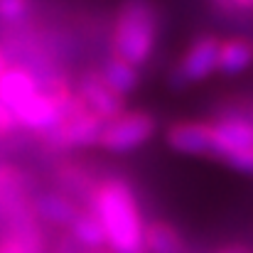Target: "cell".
Here are the masks:
<instances>
[{
	"instance_id": "21",
	"label": "cell",
	"mask_w": 253,
	"mask_h": 253,
	"mask_svg": "<svg viewBox=\"0 0 253 253\" xmlns=\"http://www.w3.org/2000/svg\"><path fill=\"white\" fill-rule=\"evenodd\" d=\"M219 253H249L246 249H239V246H234V249H226V251H219Z\"/></svg>"
},
{
	"instance_id": "15",
	"label": "cell",
	"mask_w": 253,
	"mask_h": 253,
	"mask_svg": "<svg viewBox=\"0 0 253 253\" xmlns=\"http://www.w3.org/2000/svg\"><path fill=\"white\" fill-rule=\"evenodd\" d=\"M37 211L42 219L52 221V224H72L77 219V211L72 207L69 199L59 197V194H44L37 202Z\"/></svg>"
},
{
	"instance_id": "10",
	"label": "cell",
	"mask_w": 253,
	"mask_h": 253,
	"mask_svg": "<svg viewBox=\"0 0 253 253\" xmlns=\"http://www.w3.org/2000/svg\"><path fill=\"white\" fill-rule=\"evenodd\" d=\"M165 140L182 155H211V126L207 123H174Z\"/></svg>"
},
{
	"instance_id": "9",
	"label": "cell",
	"mask_w": 253,
	"mask_h": 253,
	"mask_svg": "<svg viewBox=\"0 0 253 253\" xmlns=\"http://www.w3.org/2000/svg\"><path fill=\"white\" fill-rule=\"evenodd\" d=\"M40 91H42V88L37 84L35 74L27 72V69H22V67H7V69L0 74V103L12 113V118H15V113H17L20 108H25Z\"/></svg>"
},
{
	"instance_id": "19",
	"label": "cell",
	"mask_w": 253,
	"mask_h": 253,
	"mask_svg": "<svg viewBox=\"0 0 253 253\" xmlns=\"http://www.w3.org/2000/svg\"><path fill=\"white\" fill-rule=\"evenodd\" d=\"M221 10H253V0H231V2H219Z\"/></svg>"
},
{
	"instance_id": "20",
	"label": "cell",
	"mask_w": 253,
	"mask_h": 253,
	"mask_svg": "<svg viewBox=\"0 0 253 253\" xmlns=\"http://www.w3.org/2000/svg\"><path fill=\"white\" fill-rule=\"evenodd\" d=\"M7 69V59H5V54H2V49H0V74Z\"/></svg>"
},
{
	"instance_id": "11",
	"label": "cell",
	"mask_w": 253,
	"mask_h": 253,
	"mask_svg": "<svg viewBox=\"0 0 253 253\" xmlns=\"http://www.w3.org/2000/svg\"><path fill=\"white\" fill-rule=\"evenodd\" d=\"M253 64V44L249 40H226L219 42V69L224 74H241Z\"/></svg>"
},
{
	"instance_id": "22",
	"label": "cell",
	"mask_w": 253,
	"mask_h": 253,
	"mask_svg": "<svg viewBox=\"0 0 253 253\" xmlns=\"http://www.w3.org/2000/svg\"><path fill=\"white\" fill-rule=\"evenodd\" d=\"M91 253H106V251H91Z\"/></svg>"
},
{
	"instance_id": "4",
	"label": "cell",
	"mask_w": 253,
	"mask_h": 253,
	"mask_svg": "<svg viewBox=\"0 0 253 253\" xmlns=\"http://www.w3.org/2000/svg\"><path fill=\"white\" fill-rule=\"evenodd\" d=\"M62 121L57 123V128H52L47 135L49 143L62 145V148H72V145H93L101 138L103 123L86 111V106L77 96H64L62 98Z\"/></svg>"
},
{
	"instance_id": "16",
	"label": "cell",
	"mask_w": 253,
	"mask_h": 253,
	"mask_svg": "<svg viewBox=\"0 0 253 253\" xmlns=\"http://www.w3.org/2000/svg\"><path fill=\"white\" fill-rule=\"evenodd\" d=\"M27 10H30V5H27L25 0H0V17H2V20L15 22V20L25 17Z\"/></svg>"
},
{
	"instance_id": "14",
	"label": "cell",
	"mask_w": 253,
	"mask_h": 253,
	"mask_svg": "<svg viewBox=\"0 0 253 253\" xmlns=\"http://www.w3.org/2000/svg\"><path fill=\"white\" fill-rule=\"evenodd\" d=\"M72 226V234L74 239L91 249V251H101V246H106V236H103V229L98 224V219L93 214H77V219L69 224Z\"/></svg>"
},
{
	"instance_id": "13",
	"label": "cell",
	"mask_w": 253,
	"mask_h": 253,
	"mask_svg": "<svg viewBox=\"0 0 253 253\" xmlns=\"http://www.w3.org/2000/svg\"><path fill=\"white\" fill-rule=\"evenodd\" d=\"M143 246L145 253H184V244L179 234L169 224H150L143 234Z\"/></svg>"
},
{
	"instance_id": "5",
	"label": "cell",
	"mask_w": 253,
	"mask_h": 253,
	"mask_svg": "<svg viewBox=\"0 0 253 253\" xmlns=\"http://www.w3.org/2000/svg\"><path fill=\"white\" fill-rule=\"evenodd\" d=\"M153 133H155L153 116L143 111H130V113H121L118 118L103 123L98 143L111 153H128V150L145 145L153 138Z\"/></svg>"
},
{
	"instance_id": "6",
	"label": "cell",
	"mask_w": 253,
	"mask_h": 253,
	"mask_svg": "<svg viewBox=\"0 0 253 253\" xmlns=\"http://www.w3.org/2000/svg\"><path fill=\"white\" fill-rule=\"evenodd\" d=\"M216 69H219V40L207 35V37H199L184 52L177 74H179L182 82L197 84V82H204Z\"/></svg>"
},
{
	"instance_id": "8",
	"label": "cell",
	"mask_w": 253,
	"mask_h": 253,
	"mask_svg": "<svg viewBox=\"0 0 253 253\" xmlns=\"http://www.w3.org/2000/svg\"><path fill=\"white\" fill-rule=\"evenodd\" d=\"M82 103L86 106L88 113H93L101 123H108L123 113V98L116 96L108 86L101 82V77L88 74L79 82V96Z\"/></svg>"
},
{
	"instance_id": "18",
	"label": "cell",
	"mask_w": 253,
	"mask_h": 253,
	"mask_svg": "<svg viewBox=\"0 0 253 253\" xmlns=\"http://www.w3.org/2000/svg\"><path fill=\"white\" fill-rule=\"evenodd\" d=\"M17 123H15V118H12V113L0 103V133H5V130H10V128H15Z\"/></svg>"
},
{
	"instance_id": "7",
	"label": "cell",
	"mask_w": 253,
	"mask_h": 253,
	"mask_svg": "<svg viewBox=\"0 0 253 253\" xmlns=\"http://www.w3.org/2000/svg\"><path fill=\"white\" fill-rule=\"evenodd\" d=\"M67 96L64 93H49V91H40L25 108H20L15 113V123L17 126H25L30 130H42V133H49L52 128H57V123L62 121V98Z\"/></svg>"
},
{
	"instance_id": "1",
	"label": "cell",
	"mask_w": 253,
	"mask_h": 253,
	"mask_svg": "<svg viewBox=\"0 0 253 253\" xmlns=\"http://www.w3.org/2000/svg\"><path fill=\"white\" fill-rule=\"evenodd\" d=\"M93 216L98 219L106 244L113 253H145V229L128 184L118 179L103 182L93 197Z\"/></svg>"
},
{
	"instance_id": "12",
	"label": "cell",
	"mask_w": 253,
	"mask_h": 253,
	"mask_svg": "<svg viewBox=\"0 0 253 253\" xmlns=\"http://www.w3.org/2000/svg\"><path fill=\"white\" fill-rule=\"evenodd\" d=\"M98 77H101V82L108 86L116 96L130 93V91L138 86V69L130 67L128 62L118 59V57L108 59V62L103 64V69H101Z\"/></svg>"
},
{
	"instance_id": "17",
	"label": "cell",
	"mask_w": 253,
	"mask_h": 253,
	"mask_svg": "<svg viewBox=\"0 0 253 253\" xmlns=\"http://www.w3.org/2000/svg\"><path fill=\"white\" fill-rule=\"evenodd\" d=\"M0 253H32V249L25 244V239L10 236V239L0 241Z\"/></svg>"
},
{
	"instance_id": "2",
	"label": "cell",
	"mask_w": 253,
	"mask_h": 253,
	"mask_svg": "<svg viewBox=\"0 0 253 253\" xmlns=\"http://www.w3.org/2000/svg\"><path fill=\"white\" fill-rule=\"evenodd\" d=\"M153 44H155V10L145 2L123 5L113 35L116 57L138 69L140 64L148 62Z\"/></svg>"
},
{
	"instance_id": "3",
	"label": "cell",
	"mask_w": 253,
	"mask_h": 253,
	"mask_svg": "<svg viewBox=\"0 0 253 253\" xmlns=\"http://www.w3.org/2000/svg\"><path fill=\"white\" fill-rule=\"evenodd\" d=\"M211 155L241 172H253V121L229 116L211 126Z\"/></svg>"
}]
</instances>
